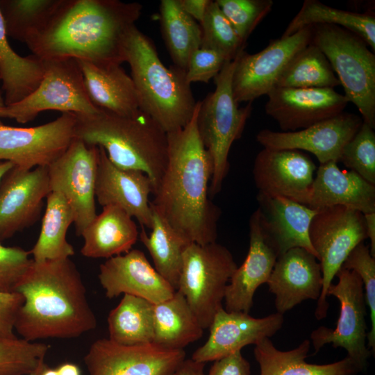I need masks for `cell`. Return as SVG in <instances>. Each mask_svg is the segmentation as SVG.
Returning <instances> with one entry per match:
<instances>
[{
    "mask_svg": "<svg viewBox=\"0 0 375 375\" xmlns=\"http://www.w3.org/2000/svg\"><path fill=\"white\" fill-rule=\"evenodd\" d=\"M200 101L182 128L167 133V162L151 204L190 243L206 244L217 238L221 209L209 195L211 157L198 133Z\"/></svg>",
    "mask_w": 375,
    "mask_h": 375,
    "instance_id": "cell-1",
    "label": "cell"
},
{
    "mask_svg": "<svg viewBox=\"0 0 375 375\" xmlns=\"http://www.w3.org/2000/svg\"><path fill=\"white\" fill-rule=\"evenodd\" d=\"M142 10L137 2L60 0L44 26L26 44L43 60L73 58L121 65L126 35Z\"/></svg>",
    "mask_w": 375,
    "mask_h": 375,
    "instance_id": "cell-2",
    "label": "cell"
},
{
    "mask_svg": "<svg viewBox=\"0 0 375 375\" xmlns=\"http://www.w3.org/2000/svg\"><path fill=\"white\" fill-rule=\"evenodd\" d=\"M14 292L24 299L14 328L27 341L76 338L97 326L82 277L69 258L33 260Z\"/></svg>",
    "mask_w": 375,
    "mask_h": 375,
    "instance_id": "cell-3",
    "label": "cell"
},
{
    "mask_svg": "<svg viewBox=\"0 0 375 375\" xmlns=\"http://www.w3.org/2000/svg\"><path fill=\"white\" fill-rule=\"evenodd\" d=\"M76 117L74 138L102 147L118 167L144 173L154 192L167 166L168 139L150 115L142 110L124 116L99 109L95 114Z\"/></svg>",
    "mask_w": 375,
    "mask_h": 375,
    "instance_id": "cell-4",
    "label": "cell"
},
{
    "mask_svg": "<svg viewBox=\"0 0 375 375\" xmlns=\"http://www.w3.org/2000/svg\"><path fill=\"white\" fill-rule=\"evenodd\" d=\"M123 54L131 68L141 110L167 133L183 128L197 104L185 71L174 65L166 67L152 41L135 25L126 35Z\"/></svg>",
    "mask_w": 375,
    "mask_h": 375,
    "instance_id": "cell-5",
    "label": "cell"
},
{
    "mask_svg": "<svg viewBox=\"0 0 375 375\" xmlns=\"http://www.w3.org/2000/svg\"><path fill=\"white\" fill-rule=\"evenodd\" d=\"M236 62L237 56L225 62L214 78V91L200 101L197 114L198 133L212 162L210 198L222 190L229 171L231 147L242 136L252 111V102L240 108L233 94L232 77Z\"/></svg>",
    "mask_w": 375,
    "mask_h": 375,
    "instance_id": "cell-6",
    "label": "cell"
},
{
    "mask_svg": "<svg viewBox=\"0 0 375 375\" xmlns=\"http://www.w3.org/2000/svg\"><path fill=\"white\" fill-rule=\"evenodd\" d=\"M311 42L325 55L364 122L375 128V54L354 33L336 25L312 26Z\"/></svg>",
    "mask_w": 375,
    "mask_h": 375,
    "instance_id": "cell-7",
    "label": "cell"
},
{
    "mask_svg": "<svg viewBox=\"0 0 375 375\" xmlns=\"http://www.w3.org/2000/svg\"><path fill=\"white\" fill-rule=\"evenodd\" d=\"M238 265L231 252L217 242L190 243L183 256L178 290L203 329L222 308L226 286Z\"/></svg>",
    "mask_w": 375,
    "mask_h": 375,
    "instance_id": "cell-8",
    "label": "cell"
},
{
    "mask_svg": "<svg viewBox=\"0 0 375 375\" xmlns=\"http://www.w3.org/2000/svg\"><path fill=\"white\" fill-rule=\"evenodd\" d=\"M43 61L44 72L37 88L21 101L6 106L0 111V118L13 119L18 123L25 124L45 110L81 115H93L99 110L87 94L83 74L76 59Z\"/></svg>",
    "mask_w": 375,
    "mask_h": 375,
    "instance_id": "cell-9",
    "label": "cell"
},
{
    "mask_svg": "<svg viewBox=\"0 0 375 375\" xmlns=\"http://www.w3.org/2000/svg\"><path fill=\"white\" fill-rule=\"evenodd\" d=\"M367 238L364 215L352 208L336 206L317 210L309 228V239L319 262L323 283L315 316L327 315V290L350 252Z\"/></svg>",
    "mask_w": 375,
    "mask_h": 375,
    "instance_id": "cell-10",
    "label": "cell"
},
{
    "mask_svg": "<svg viewBox=\"0 0 375 375\" xmlns=\"http://www.w3.org/2000/svg\"><path fill=\"white\" fill-rule=\"evenodd\" d=\"M335 276L336 284L331 283L327 297H335L340 303V310L334 328L319 326L310 333L314 354L325 344L342 347L360 368L367 366L372 354L367 344L366 301L363 283L356 272L341 267Z\"/></svg>",
    "mask_w": 375,
    "mask_h": 375,
    "instance_id": "cell-11",
    "label": "cell"
},
{
    "mask_svg": "<svg viewBox=\"0 0 375 375\" xmlns=\"http://www.w3.org/2000/svg\"><path fill=\"white\" fill-rule=\"evenodd\" d=\"M98 147L74 138L66 151L47 167L51 192L60 193L74 214L76 233L97 216L95 184Z\"/></svg>",
    "mask_w": 375,
    "mask_h": 375,
    "instance_id": "cell-12",
    "label": "cell"
},
{
    "mask_svg": "<svg viewBox=\"0 0 375 375\" xmlns=\"http://www.w3.org/2000/svg\"><path fill=\"white\" fill-rule=\"evenodd\" d=\"M76 115L62 113L55 120L34 127L0 125V161L30 170L48 167L74 139Z\"/></svg>",
    "mask_w": 375,
    "mask_h": 375,
    "instance_id": "cell-13",
    "label": "cell"
},
{
    "mask_svg": "<svg viewBox=\"0 0 375 375\" xmlns=\"http://www.w3.org/2000/svg\"><path fill=\"white\" fill-rule=\"evenodd\" d=\"M312 26L304 27L294 34L274 40L262 51L249 54L241 51L232 77V90L235 101L252 102L267 95L290 59L311 42Z\"/></svg>",
    "mask_w": 375,
    "mask_h": 375,
    "instance_id": "cell-14",
    "label": "cell"
},
{
    "mask_svg": "<svg viewBox=\"0 0 375 375\" xmlns=\"http://www.w3.org/2000/svg\"><path fill=\"white\" fill-rule=\"evenodd\" d=\"M185 358L183 349L153 343L122 345L101 338L90 345L84 362L89 375H171Z\"/></svg>",
    "mask_w": 375,
    "mask_h": 375,
    "instance_id": "cell-15",
    "label": "cell"
},
{
    "mask_svg": "<svg viewBox=\"0 0 375 375\" xmlns=\"http://www.w3.org/2000/svg\"><path fill=\"white\" fill-rule=\"evenodd\" d=\"M362 122L361 116L344 111L296 131L263 129L258 133L256 138L263 148L303 150L312 153L319 164L330 161L338 163L344 145Z\"/></svg>",
    "mask_w": 375,
    "mask_h": 375,
    "instance_id": "cell-16",
    "label": "cell"
},
{
    "mask_svg": "<svg viewBox=\"0 0 375 375\" xmlns=\"http://www.w3.org/2000/svg\"><path fill=\"white\" fill-rule=\"evenodd\" d=\"M316 169L301 151L263 148L255 158L253 177L258 192L308 206Z\"/></svg>",
    "mask_w": 375,
    "mask_h": 375,
    "instance_id": "cell-17",
    "label": "cell"
},
{
    "mask_svg": "<svg viewBox=\"0 0 375 375\" xmlns=\"http://www.w3.org/2000/svg\"><path fill=\"white\" fill-rule=\"evenodd\" d=\"M51 192L47 167H13L0 182V242L38 221Z\"/></svg>",
    "mask_w": 375,
    "mask_h": 375,
    "instance_id": "cell-18",
    "label": "cell"
},
{
    "mask_svg": "<svg viewBox=\"0 0 375 375\" xmlns=\"http://www.w3.org/2000/svg\"><path fill=\"white\" fill-rule=\"evenodd\" d=\"M265 110L283 132L296 131L344 112L349 103L333 88H274Z\"/></svg>",
    "mask_w": 375,
    "mask_h": 375,
    "instance_id": "cell-19",
    "label": "cell"
},
{
    "mask_svg": "<svg viewBox=\"0 0 375 375\" xmlns=\"http://www.w3.org/2000/svg\"><path fill=\"white\" fill-rule=\"evenodd\" d=\"M283 315L272 313L255 318L243 312H228L223 307L215 314L207 341L192 356L197 362L215 361L249 344L269 338L283 326Z\"/></svg>",
    "mask_w": 375,
    "mask_h": 375,
    "instance_id": "cell-20",
    "label": "cell"
},
{
    "mask_svg": "<svg viewBox=\"0 0 375 375\" xmlns=\"http://www.w3.org/2000/svg\"><path fill=\"white\" fill-rule=\"evenodd\" d=\"M98 147L95 198L102 206H117L138 220L141 227L151 228L152 211L149 195L153 186L142 172L122 169L108 159Z\"/></svg>",
    "mask_w": 375,
    "mask_h": 375,
    "instance_id": "cell-21",
    "label": "cell"
},
{
    "mask_svg": "<svg viewBox=\"0 0 375 375\" xmlns=\"http://www.w3.org/2000/svg\"><path fill=\"white\" fill-rule=\"evenodd\" d=\"M98 278L108 299L126 294L156 304L171 298L176 291L145 254L135 249L106 259L99 267Z\"/></svg>",
    "mask_w": 375,
    "mask_h": 375,
    "instance_id": "cell-22",
    "label": "cell"
},
{
    "mask_svg": "<svg viewBox=\"0 0 375 375\" xmlns=\"http://www.w3.org/2000/svg\"><path fill=\"white\" fill-rule=\"evenodd\" d=\"M267 283L276 312L283 315L305 300H318L323 283L319 262L305 249L292 248L278 257Z\"/></svg>",
    "mask_w": 375,
    "mask_h": 375,
    "instance_id": "cell-23",
    "label": "cell"
},
{
    "mask_svg": "<svg viewBox=\"0 0 375 375\" xmlns=\"http://www.w3.org/2000/svg\"><path fill=\"white\" fill-rule=\"evenodd\" d=\"M256 200L262 232L278 257L301 247L317 258L309 239V228L317 210L283 197L260 192Z\"/></svg>",
    "mask_w": 375,
    "mask_h": 375,
    "instance_id": "cell-24",
    "label": "cell"
},
{
    "mask_svg": "<svg viewBox=\"0 0 375 375\" xmlns=\"http://www.w3.org/2000/svg\"><path fill=\"white\" fill-rule=\"evenodd\" d=\"M249 247L242 264L238 267L226 286L224 302L228 312L249 313L258 288L268 281L278 256L266 239L256 209L249 221Z\"/></svg>",
    "mask_w": 375,
    "mask_h": 375,
    "instance_id": "cell-25",
    "label": "cell"
},
{
    "mask_svg": "<svg viewBox=\"0 0 375 375\" xmlns=\"http://www.w3.org/2000/svg\"><path fill=\"white\" fill-rule=\"evenodd\" d=\"M338 163L320 164L314 177L308 207L315 210L342 206L362 214L375 212V185Z\"/></svg>",
    "mask_w": 375,
    "mask_h": 375,
    "instance_id": "cell-26",
    "label": "cell"
},
{
    "mask_svg": "<svg viewBox=\"0 0 375 375\" xmlns=\"http://www.w3.org/2000/svg\"><path fill=\"white\" fill-rule=\"evenodd\" d=\"M76 60L87 94L97 108L124 116L141 110L134 82L121 65Z\"/></svg>",
    "mask_w": 375,
    "mask_h": 375,
    "instance_id": "cell-27",
    "label": "cell"
},
{
    "mask_svg": "<svg viewBox=\"0 0 375 375\" xmlns=\"http://www.w3.org/2000/svg\"><path fill=\"white\" fill-rule=\"evenodd\" d=\"M139 234L135 221L126 212L117 206H106L82 232L84 243L81 253L91 258L122 255L132 249Z\"/></svg>",
    "mask_w": 375,
    "mask_h": 375,
    "instance_id": "cell-28",
    "label": "cell"
},
{
    "mask_svg": "<svg viewBox=\"0 0 375 375\" xmlns=\"http://www.w3.org/2000/svg\"><path fill=\"white\" fill-rule=\"evenodd\" d=\"M310 347V342L306 339L293 349L281 351L269 338L260 340L253 351L260 375H357L361 372L348 356L330 364L308 363L306 358Z\"/></svg>",
    "mask_w": 375,
    "mask_h": 375,
    "instance_id": "cell-29",
    "label": "cell"
},
{
    "mask_svg": "<svg viewBox=\"0 0 375 375\" xmlns=\"http://www.w3.org/2000/svg\"><path fill=\"white\" fill-rule=\"evenodd\" d=\"M203 330L178 290L171 298L154 304L153 344L168 349H183L199 340Z\"/></svg>",
    "mask_w": 375,
    "mask_h": 375,
    "instance_id": "cell-30",
    "label": "cell"
},
{
    "mask_svg": "<svg viewBox=\"0 0 375 375\" xmlns=\"http://www.w3.org/2000/svg\"><path fill=\"white\" fill-rule=\"evenodd\" d=\"M44 72V61L34 55L23 57L10 47L0 12V78L6 106L15 103L31 94Z\"/></svg>",
    "mask_w": 375,
    "mask_h": 375,
    "instance_id": "cell-31",
    "label": "cell"
},
{
    "mask_svg": "<svg viewBox=\"0 0 375 375\" xmlns=\"http://www.w3.org/2000/svg\"><path fill=\"white\" fill-rule=\"evenodd\" d=\"M151 231L147 234L144 227H141L139 238L148 250L156 270L176 290L183 253L190 242L171 227L151 204Z\"/></svg>",
    "mask_w": 375,
    "mask_h": 375,
    "instance_id": "cell-32",
    "label": "cell"
},
{
    "mask_svg": "<svg viewBox=\"0 0 375 375\" xmlns=\"http://www.w3.org/2000/svg\"><path fill=\"white\" fill-rule=\"evenodd\" d=\"M336 25L360 37L375 53V17L372 12H356L327 6L317 0H305L281 37L286 38L306 26Z\"/></svg>",
    "mask_w": 375,
    "mask_h": 375,
    "instance_id": "cell-33",
    "label": "cell"
},
{
    "mask_svg": "<svg viewBox=\"0 0 375 375\" xmlns=\"http://www.w3.org/2000/svg\"><path fill=\"white\" fill-rule=\"evenodd\" d=\"M38 240L30 253L35 262L68 258L74 254L66 239L68 228L74 223L73 211L65 198L50 192Z\"/></svg>",
    "mask_w": 375,
    "mask_h": 375,
    "instance_id": "cell-34",
    "label": "cell"
},
{
    "mask_svg": "<svg viewBox=\"0 0 375 375\" xmlns=\"http://www.w3.org/2000/svg\"><path fill=\"white\" fill-rule=\"evenodd\" d=\"M109 340L122 345L153 343L154 304L136 296L124 294L107 318Z\"/></svg>",
    "mask_w": 375,
    "mask_h": 375,
    "instance_id": "cell-35",
    "label": "cell"
},
{
    "mask_svg": "<svg viewBox=\"0 0 375 375\" xmlns=\"http://www.w3.org/2000/svg\"><path fill=\"white\" fill-rule=\"evenodd\" d=\"M160 29L170 57L176 67L186 71L190 56L201 45L200 24L186 14L178 0L160 3Z\"/></svg>",
    "mask_w": 375,
    "mask_h": 375,
    "instance_id": "cell-36",
    "label": "cell"
},
{
    "mask_svg": "<svg viewBox=\"0 0 375 375\" xmlns=\"http://www.w3.org/2000/svg\"><path fill=\"white\" fill-rule=\"evenodd\" d=\"M340 83L323 52L310 42L288 62L275 88H333Z\"/></svg>",
    "mask_w": 375,
    "mask_h": 375,
    "instance_id": "cell-37",
    "label": "cell"
},
{
    "mask_svg": "<svg viewBox=\"0 0 375 375\" xmlns=\"http://www.w3.org/2000/svg\"><path fill=\"white\" fill-rule=\"evenodd\" d=\"M60 0H0L8 37L26 42L48 21Z\"/></svg>",
    "mask_w": 375,
    "mask_h": 375,
    "instance_id": "cell-38",
    "label": "cell"
},
{
    "mask_svg": "<svg viewBox=\"0 0 375 375\" xmlns=\"http://www.w3.org/2000/svg\"><path fill=\"white\" fill-rule=\"evenodd\" d=\"M200 26L201 47L216 51L228 60H233L244 49L245 44L240 39L216 1L211 0Z\"/></svg>",
    "mask_w": 375,
    "mask_h": 375,
    "instance_id": "cell-39",
    "label": "cell"
},
{
    "mask_svg": "<svg viewBox=\"0 0 375 375\" xmlns=\"http://www.w3.org/2000/svg\"><path fill=\"white\" fill-rule=\"evenodd\" d=\"M50 346L17 337H0V375H27L44 360Z\"/></svg>",
    "mask_w": 375,
    "mask_h": 375,
    "instance_id": "cell-40",
    "label": "cell"
},
{
    "mask_svg": "<svg viewBox=\"0 0 375 375\" xmlns=\"http://www.w3.org/2000/svg\"><path fill=\"white\" fill-rule=\"evenodd\" d=\"M340 162L367 182L375 185L374 128L363 122L344 145Z\"/></svg>",
    "mask_w": 375,
    "mask_h": 375,
    "instance_id": "cell-41",
    "label": "cell"
},
{
    "mask_svg": "<svg viewBox=\"0 0 375 375\" xmlns=\"http://www.w3.org/2000/svg\"><path fill=\"white\" fill-rule=\"evenodd\" d=\"M216 2L244 44L274 5L272 0H216Z\"/></svg>",
    "mask_w": 375,
    "mask_h": 375,
    "instance_id": "cell-42",
    "label": "cell"
},
{
    "mask_svg": "<svg viewBox=\"0 0 375 375\" xmlns=\"http://www.w3.org/2000/svg\"><path fill=\"white\" fill-rule=\"evenodd\" d=\"M341 267L356 272L363 283L365 301L369 309L371 320V328L367 336V344L374 355L375 351V257L371 255L369 247L362 242L350 252Z\"/></svg>",
    "mask_w": 375,
    "mask_h": 375,
    "instance_id": "cell-43",
    "label": "cell"
},
{
    "mask_svg": "<svg viewBox=\"0 0 375 375\" xmlns=\"http://www.w3.org/2000/svg\"><path fill=\"white\" fill-rule=\"evenodd\" d=\"M30 251L19 247H5L0 242V290L12 292L32 264Z\"/></svg>",
    "mask_w": 375,
    "mask_h": 375,
    "instance_id": "cell-44",
    "label": "cell"
},
{
    "mask_svg": "<svg viewBox=\"0 0 375 375\" xmlns=\"http://www.w3.org/2000/svg\"><path fill=\"white\" fill-rule=\"evenodd\" d=\"M225 56L212 49L199 47L190 56L185 76L188 83H208L221 71L225 62Z\"/></svg>",
    "mask_w": 375,
    "mask_h": 375,
    "instance_id": "cell-45",
    "label": "cell"
},
{
    "mask_svg": "<svg viewBox=\"0 0 375 375\" xmlns=\"http://www.w3.org/2000/svg\"><path fill=\"white\" fill-rule=\"evenodd\" d=\"M23 296L17 292H6L0 290V337L12 338L18 311L24 303Z\"/></svg>",
    "mask_w": 375,
    "mask_h": 375,
    "instance_id": "cell-46",
    "label": "cell"
},
{
    "mask_svg": "<svg viewBox=\"0 0 375 375\" xmlns=\"http://www.w3.org/2000/svg\"><path fill=\"white\" fill-rule=\"evenodd\" d=\"M207 375H251V365L238 351L215 360Z\"/></svg>",
    "mask_w": 375,
    "mask_h": 375,
    "instance_id": "cell-47",
    "label": "cell"
},
{
    "mask_svg": "<svg viewBox=\"0 0 375 375\" xmlns=\"http://www.w3.org/2000/svg\"><path fill=\"white\" fill-rule=\"evenodd\" d=\"M211 0H178L181 9L200 24Z\"/></svg>",
    "mask_w": 375,
    "mask_h": 375,
    "instance_id": "cell-48",
    "label": "cell"
},
{
    "mask_svg": "<svg viewBox=\"0 0 375 375\" xmlns=\"http://www.w3.org/2000/svg\"><path fill=\"white\" fill-rule=\"evenodd\" d=\"M205 363L185 359L171 375H207L204 372Z\"/></svg>",
    "mask_w": 375,
    "mask_h": 375,
    "instance_id": "cell-49",
    "label": "cell"
},
{
    "mask_svg": "<svg viewBox=\"0 0 375 375\" xmlns=\"http://www.w3.org/2000/svg\"><path fill=\"white\" fill-rule=\"evenodd\" d=\"M363 215L367 237L370 240V253L375 257V212Z\"/></svg>",
    "mask_w": 375,
    "mask_h": 375,
    "instance_id": "cell-50",
    "label": "cell"
},
{
    "mask_svg": "<svg viewBox=\"0 0 375 375\" xmlns=\"http://www.w3.org/2000/svg\"><path fill=\"white\" fill-rule=\"evenodd\" d=\"M56 369L58 375H81L78 366L71 362L61 364Z\"/></svg>",
    "mask_w": 375,
    "mask_h": 375,
    "instance_id": "cell-51",
    "label": "cell"
},
{
    "mask_svg": "<svg viewBox=\"0 0 375 375\" xmlns=\"http://www.w3.org/2000/svg\"><path fill=\"white\" fill-rule=\"evenodd\" d=\"M13 167V164L10 161H0V182L3 176Z\"/></svg>",
    "mask_w": 375,
    "mask_h": 375,
    "instance_id": "cell-52",
    "label": "cell"
},
{
    "mask_svg": "<svg viewBox=\"0 0 375 375\" xmlns=\"http://www.w3.org/2000/svg\"><path fill=\"white\" fill-rule=\"evenodd\" d=\"M41 375H58V371L56 369H52L48 367V365L44 369Z\"/></svg>",
    "mask_w": 375,
    "mask_h": 375,
    "instance_id": "cell-53",
    "label": "cell"
},
{
    "mask_svg": "<svg viewBox=\"0 0 375 375\" xmlns=\"http://www.w3.org/2000/svg\"><path fill=\"white\" fill-rule=\"evenodd\" d=\"M47 365L44 363L43 361L40 363V365L38 366V367L32 373L27 374V375H41L42 371Z\"/></svg>",
    "mask_w": 375,
    "mask_h": 375,
    "instance_id": "cell-54",
    "label": "cell"
},
{
    "mask_svg": "<svg viewBox=\"0 0 375 375\" xmlns=\"http://www.w3.org/2000/svg\"><path fill=\"white\" fill-rule=\"evenodd\" d=\"M6 106L5 101L3 98L2 97L1 92H0V111ZM2 124V123L0 121V125Z\"/></svg>",
    "mask_w": 375,
    "mask_h": 375,
    "instance_id": "cell-55",
    "label": "cell"
},
{
    "mask_svg": "<svg viewBox=\"0 0 375 375\" xmlns=\"http://www.w3.org/2000/svg\"><path fill=\"white\" fill-rule=\"evenodd\" d=\"M0 81H1V78H0Z\"/></svg>",
    "mask_w": 375,
    "mask_h": 375,
    "instance_id": "cell-56",
    "label": "cell"
}]
</instances>
